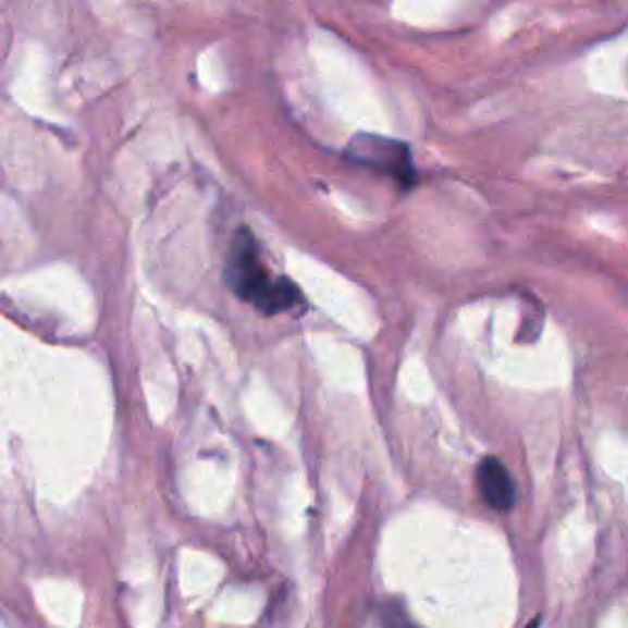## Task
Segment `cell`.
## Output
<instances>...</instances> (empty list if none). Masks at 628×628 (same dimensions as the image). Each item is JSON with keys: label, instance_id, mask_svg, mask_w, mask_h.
Listing matches in <instances>:
<instances>
[{"label": "cell", "instance_id": "obj_1", "mask_svg": "<svg viewBox=\"0 0 628 628\" xmlns=\"http://www.w3.org/2000/svg\"><path fill=\"white\" fill-rule=\"evenodd\" d=\"M226 280L241 299H246V303L258 307L260 312L266 315L285 312V309L295 307L299 299V290L290 283V280L273 278L266 270V266L260 263L258 244L248 231H241L234 238Z\"/></svg>", "mask_w": 628, "mask_h": 628}, {"label": "cell", "instance_id": "obj_2", "mask_svg": "<svg viewBox=\"0 0 628 628\" xmlns=\"http://www.w3.org/2000/svg\"><path fill=\"white\" fill-rule=\"evenodd\" d=\"M346 158L354 165L383 172V175L398 180L403 187L415 185L412 155L405 143L381 138V135H356L349 148H346Z\"/></svg>", "mask_w": 628, "mask_h": 628}, {"label": "cell", "instance_id": "obj_3", "mask_svg": "<svg viewBox=\"0 0 628 628\" xmlns=\"http://www.w3.org/2000/svg\"><path fill=\"white\" fill-rule=\"evenodd\" d=\"M477 484L487 504L496 510H508L516 504V484L508 469L496 457H487L477 469Z\"/></svg>", "mask_w": 628, "mask_h": 628}, {"label": "cell", "instance_id": "obj_4", "mask_svg": "<svg viewBox=\"0 0 628 628\" xmlns=\"http://www.w3.org/2000/svg\"><path fill=\"white\" fill-rule=\"evenodd\" d=\"M389 628H415V626H408V624H391Z\"/></svg>", "mask_w": 628, "mask_h": 628}]
</instances>
